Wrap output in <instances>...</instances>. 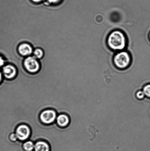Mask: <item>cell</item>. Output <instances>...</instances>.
I'll use <instances>...</instances> for the list:
<instances>
[{
  "mask_svg": "<svg viewBox=\"0 0 150 151\" xmlns=\"http://www.w3.org/2000/svg\"><path fill=\"white\" fill-rule=\"evenodd\" d=\"M107 44L109 48L114 51H122L126 48L127 39L123 32L121 31H113L107 38Z\"/></svg>",
  "mask_w": 150,
  "mask_h": 151,
  "instance_id": "obj_1",
  "label": "cell"
},
{
  "mask_svg": "<svg viewBox=\"0 0 150 151\" xmlns=\"http://www.w3.org/2000/svg\"><path fill=\"white\" fill-rule=\"evenodd\" d=\"M130 54L126 51H122L117 53L114 58V63L118 69H124L129 67L131 63Z\"/></svg>",
  "mask_w": 150,
  "mask_h": 151,
  "instance_id": "obj_2",
  "label": "cell"
},
{
  "mask_svg": "<svg viewBox=\"0 0 150 151\" xmlns=\"http://www.w3.org/2000/svg\"><path fill=\"white\" fill-rule=\"evenodd\" d=\"M23 65L28 72L32 74L38 73L41 69L39 60L33 55L25 58L23 61Z\"/></svg>",
  "mask_w": 150,
  "mask_h": 151,
  "instance_id": "obj_3",
  "label": "cell"
},
{
  "mask_svg": "<svg viewBox=\"0 0 150 151\" xmlns=\"http://www.w3.org/2000/svg\"><path fill=\"white\" fill-rule=\"evenodd\" d=\"M57 116V114L55 110L48 109L41 112L40 119L41 122L45 125H50L55 122Z\"/></svg>",
  "mask_w": 150,
  "mask_h": 151,
  "instance_id": "obj_4",
  "label": "cell"
},
{
  "mask_svg": "<svg viewBox=\"0 0 150 151\" xmlns=\"http://www.w3.org/2000/svg\"><path fill=\"white\" fill-rule=\"evenodd\" d=\"M15 133L18 140L25 142L29 139L31 130L29 126L26 124H21L16 128Z\"/></svg>",
  "mask_w": 150,
  "mask_h": 151,
  "instance_id": "obj_5",
  "label": "cell"
},
{
  "mask_svg": "<svg viewBox=\"0 0 150 151\" xmlns=\"http://www.w3.org/2000/svg\"><path fill=\"white\" fill-rule=\"evenodd\" d=\"M4 78L11 80L16 78L17 74V70L14 65L7 63L1 69Z\"/></svg>",
  "mask_w": 150,
  "mask_h": 151,
  "instance_id": "obj_6",
  "label": "cell"
},
{
  "mask_svg": "<svg viewBox=\"0 0 150 151\" xmlns=\"http://www.w3.org/2000/svg\"><path fill=\"white\" fill-rule=\"evenodd\" d=\"M17 50L20 55L26 58L32 55L34 49L30 44L23 42L19 45Z\"/></svg>",
  "mask_w": 150,
  "mask_h": 151,
  "instance_id": "obj_7",
  "label": "cell"
},
{
  "mask_svg": "<svg viewBox=\"0 0 150 151\" xmlns=\"http://www.w3.org/2000/svg\"><path fill=\"white\" fill-rule=\"evenodd\" d=\"M55 121L59 126L61 128H65L70 124V119L68 115L61 114L57 115Z\"/></svg>",
  "mask_w": 150,
  "mask_h": 151,
  "instance_id": "obj_8",
  "label": "cell"
},
{
  "mask_svg": "<svg viewBox=\"0 0 150 151\" xmlns=\"http://www.w3.org/2000/svg\"><path fill=\"white\" fill-rule=\"evenodd\" d=\"M34 151H50V147L47 142L39 140L35 143Z\"/></svg>",
  "mask_w": 150,
  "mask_h": 151,
  "instance_id": "obj_9",
  "label": "cell"
},
{
  "mask_svg": "<svg viewBox=\"0 0 150 151\" xmlns=\"http://www.w3.org/2000/svg\"><path fill=\"white\" fill-rule=\"evenodd\" d=\"M23 147L26 151H33L35 147V143L30 140L24 142Z\"/></svg>",
  "mask_w": 150,
  "mask_h": 151,
  "instance_id": "obj_10",
  "label": "cell"
},
{
  "mask_svg": "<svg viewBox=\"0 0 150 151\" xmlns=\"http://www.w3.org/2000/svg\"><path fill=\"white\" fill-rule=\"evenodd\" d=\"M35 58L38 60H41L44 56V52L43 50L41 48H36L33 50V54Z\"/></svg>",
  "mask_w": 150,
  "mask_h": 151,
  "instance_id": "obj_11",
  "label": "cell"
},
{
  "mask_svg": "<svg viewBox=\"0 0 150 151\" xmlns=\"http://www.w3.org/2000/svg\"><path fill=\"white\" fill-rule=\"evenodd\" d=\"M64 0H45L44 4L47 6H57L62 4Z\"/></svg>",
  "mask_w": 150,
  "mask_h": 151,
  "instance_id": "obj_12",
  "label": "cell"
},
{
  "mask_svg": "<svg viewBox=\"0 0 150 151\" xmlns=\"http://www.w3.org/2000/svg\"><path fill=\"white\" fill-rule=\"evenodd\" d=\"M143 91L145 96L148 98L150 99V84H146L144 87Z\"/></svg>",
  "mask_w": 150,
  "mask_h": 151,
  "instance_id": "obj_13",
  "label": "cell"
},
{
  "mask_svg": "<svg viewBox=\"0 0 150 151\" xmlns=\"http://www.w3.org/2000/svg\"><path fill=\"white\" fill-rule=\"evenodd\" d=\"M145 95L143 91L141 90H139L136 93V97L139 99V100H142L145 97Z\"/></svg>",
  "mask_w": 150,
  "mask_h": 151,
  "instance_id": "obj_14",
  "label": "cell"
},
{
  "mask_svg": "<svg viewBox=\"0 0 150 151\" xmlns=\"http://www.w3.org/2000/svg\"><path fill=\"white\" fill-rule=\"evenodd\" d=\"M7 64L6 60L3 56L0 55V70Z\"/></svg>",
  "mask_w": 150,
  "mask_h": 151,
  "instance_id": "obj_15",
  "label": "cell"
},
{
  "mask_svg": "<svg viewBox=\"0 0 150 151\" xmlns=\"http://www.w3.org/2000/svg\"><path fill=\"white\" fill-rule=\"evenodd\" d=\"M10 139L11 140L12 142H15L17 141L18 139L17 138V137L16 133H12L10 134L9 136Z\"/></svg>",
  "mask_w": 150,
  "mask_h": 151,
  "instance_id": "obj_16",
  "label": "cell"
},
{
  "mask_svg": "<svg viewBox=\"0 0 150 151\" xmlns=\"http://www.w3.org/2000/svg\"><path fill=\"white\" fill-rule=\"evenodd\" d=\"M32 2L35 4H40L43 3L45 0H31Z\"/></svg>",
  "mask_w": 150,
  "mask_h": 151,
  "instance_id": "obj_17",
  "label": "cell"
},
{
  "mask_svg": "<svg viewBox=\"0 0 150 151\" xmlns=\"http://www.w3.org/2000/svg\"><path fill=\"white\" fill-rule=\"evenodd\" d=\"M4 78V77L3 76L2 72H1V70H0V85L2 83Z\"/></svg>",
  "mask_w": 150,
  "mask_h": 151,
  "instance_id": "obj_18",
  "label": "cell"
},
{
  "mask_svg": "<svg viewBox=\"0 0 150 151\" xmlns=\"http://www.w3.org/2000/svg\"><path fill=\"white\" fill-rule=\"evenodd\" d=\"M149 38H150V34H149Z\"/></svg>",
  "mask_w": 150,
  "mask_h": 151,
  "instance_id": "obj_19",
  "label": "cell"
}]
</instances>
